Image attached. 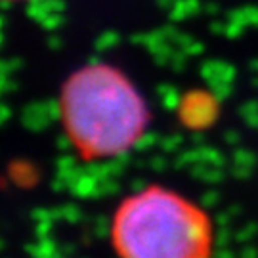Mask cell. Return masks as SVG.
Here are the masks:
<instances>
[{"label": "cell", "mask_w": 258, "mask_h": 258, "mask_svg": "<svg viewBox=\"0 0 258 258\" xmlns=\"http://www.w3.org/2000/svg\"><path fill=\"white\" fill-rule=\"evenodd\" d=\"M148 111L136 86L109 65H88L61 92V122L79 151L115 157L130 149L146 128Z\"/></svg>", "instance_id": "obj_1"}, {"label": "cell", "mask_w": 258, "mask_h": 258, "mask_svg": "<svg viewBox=\"0 0 258 258\" xmlns=\"http://www.w3.org/2000/svg\"><path fill=\"white\" fill-rule=\"evenodd\" d=\"M113 241L120 258H207L209 226L191 203L148 187L119 207Z\"/></svg>", "instance_id": "obj_2"}]
</instances>
